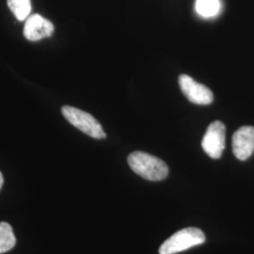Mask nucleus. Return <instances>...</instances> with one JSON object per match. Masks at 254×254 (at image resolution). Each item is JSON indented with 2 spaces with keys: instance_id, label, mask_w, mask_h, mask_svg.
I'll use <instances>...</instances> for the list:
<instances>
[{
  "instance_id": "obj_1",
  "label": "nucleus",
  "mask_w": 254,
  "mask_h": 254,
  "mask_svg": "<svg viewBox=\"0 0 254 254\" xmlns=\"http://www.w3.org/2000/svg\"><path fill=\"white\" fill-rule=\"evenodd\" d=\"M127 162L134 173L148 181H162L169 174V168L163 160L144 152L131 153Z\"/></svg>"
},
{
  "instance_id": "obj_2",
  "label": "nucleus",
  "mask_w": 254,
  "mask_h": 254,
  "mask_svg": "<svg viewBox=\"0 0 254 254\" xmlns=\"http://www.w3.org/2000/svg\"><path fill=\"white\" fill-rule=\"evenodd\" d=\"M205 242V236L199 228L182 229L168 238L159 248V254H176Z\"/></svg>"
},
{
  "instance_id": "obj_3",
  "label": "nucleus",
  "mask_w": 254,
  "mask_h": 254,
  "mask_svg": "<svg viewBox=\"0 0 254 254\" xmlns=\"http://www.w3.org/2000/svg\"><path fill=\"white\" fill-rule=\"evenodd\" d=\"M62 113L72 126L84 134L96 139L106 138L107 135L100 123L88 112L70 106H64L62 108Z\"/></svg>"
},
{
  "instance_id": "obj_4",
  "label": "nucleus",
  "mask_w": 254,
  "mask_h": 254,
  "mask_svg": "<svg viewBox=\"0 0 254 254\" xmlns=\"http://www.w3.org/2000/svg\"><path fill=\"white\" fill-rule=\"evenodd\" d=\"M226 128L222 122L216 121L209 125L201 141L203 151L213 159L221 157L225 149Z\"/></svg>"
},
{
  "instance_id": "obj_5",
  "label": "nucleus",
  "mask_w": 254,
  "mask_h": 254,
  "mask_svg": "<svg viewBox=\"0 0 254 254\" xmlns=\"http://www.w3.org/2000/svg\"><path fill=\"white\" fill-rule=\"evenodd\" d=\"M179 86L187 99L197 105H210L214 101L213 92L203 84L195 81L188 74L179 76Z\"/></svg>"
},
{
  "instance_id": "obj_6",
  "label": "nucleus",
  "mask_w": 254,
  "mask_h": 254,
  "mask_svg": "<svg viewBox=\"0 0 254 254\" xmlns=\"http://www.w3.org/2000/svg\"><path fill=\"white\" fill-rule=\"evenodd\" d=\"M233 153L236 158L245 161L254 152V127H240L233 136Z\"/></svg>"
},
{
  "instance_id": "obj_7",
  "label": "nucleus",
  "mask_w": 254,
  "mask_h": 254,
  "mask_svg": "<svg viewBox=\"0 0 254 254\" xmlns=\"http://www.w3.org/2000/svg\"><path fill=\"white\" fill-rule=\"evenodd\" d=\"M53 24L40 14H33L26 21L24 27V36L31 42L40 41L53 34Z\"/></svg>"
},
{
  "instance_id": "obj_8",
  "label": "nucleus",
  "mask_w": 254,
  "mask_h": 254,
  "mask_svg": "<svg viewBox=\"0 0 254 254\" xmlns=\"http://www.w3.org/2000/svg\"><path fill=\"white\" fill-rule=\"evenodd\" d=\"M195 9L203 18H212L217 16L220 9V0H196Z\"/></svg>"
},
{
  "instance_id": "obj_9",
  "label": "nucleus",
  "mask_w": 254,
  "mask_h": 254,
  "mask_svg": "<svg viewBox=\"0 0 254 254\" xmlns=\"http://www.w3.org/2000/svg\"><path fill=\"white\" fill-rule=\"evenodd\" d=\"M16 244L13 230L9 223L0 222V254L10 251Z\"/></svg>"
},
{
  "instance_id": "obj_10",
  "label": "nucleus",
  "mask_w": 254,
  "mask_h": 254,
  "mask_svg": "<svg viewBox=\"0 0 254 254\" xmlns=\"http://www.w3.org/2000/svg\"><path fill=\"white\" fill-rule=\"evenodd\" d=\"M8 6L19 21H24L29 17L31 11L30 0H8Z\"/></svg>"
},
{
  "instance_id": "obj_11",
  "label": "nucleus",
  "mask_w": 254,
  "mask_h": 254,
  "mask_svg": "<svg viewBox=\"0 0 254 254\" xmlns=\"http://www.w3.org/2000/svg\"><path fill=\"white\" fill-rule=\"evenodd\" d=\"M3 182H4V179H3V175H2V173H1V172H0V190H1L2 186H3Z\"/></svg>"
}]
</instances>
